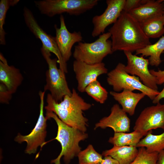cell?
<instances>
[{"label":"cell","instance_id":"cell-1","mask_svg":"<svg viewBox=\"0 0 164 164\" xmlns=\"http://www.w3.org/2000/svg\"><path fill=\"white\" fill-rule=\"evenodd\" d=\"M108 32L111 34L113 52L120 50L132 53L152 44L140 23L123 11Z\"/></svg>","mask_w":164,"mask_h":164},{"label":"cell","instance_id":"cell-2","mask_svg":"<svg viewBox=\"0 0 164 164\" xmlns=\"http://www.w3.org/2000/svg\"><path fill=\"white\" fill-rule=\"evenodd\" d=\"M46 111L52 112L64 123L74 128L85 132L87 126V119L83 111L89 109L92 105L86 102L73 88L71 96H65L60 102L56 101L50 94L46 97Z\"/></svg>","mask_w":164,"mask_h":164},{"label":"cell","instance_id":"cell-3","mask_svg":"<svg viewBox=\"0 0 164 164\" xmlns=\"http://www.w3.org/2000/svg\"><path fill=\"white\" fill-rule=\"evenodd\" d=\"M46 117L48 119L52 118L55 121L58 131L54 139L60 142L62 148L60 154L56 158L51 160V163L60 164V159L63 156L64 163L69 164L81 151L79 143L87 138L88 134L66 124L52 112L46 111Z\"/></svg>","mask_w":164,"mask_h":164},{"label":"cell","instance_id":"cell-4","mask_svg":"<svg viewBox=\"0 0 164 164\" xmlns=\"http://www.w3.org/2000/svg\"><path fill=\"white\" fill-rule=\"evenodd\" d=\"M41 51L48 67L46 72V84L44 91H49L53 99L57 102H60L65 96L72 94L66 80L65 73L57 68V58L51 59V53L43 46Z\"/></svg>","mask_w":164,"mask_h":164},{"label":"cell","instance_id":"cell-5","mask_svg":"<svg viewBox=\"0 0 164 164\" xmlns=\"http://www.w3.org/2000/svg\"><path fill=\"white\" fill-rule=\"evenodd\" d=\"M111 37L108 32L100 35L93 42L78 43L75 46L73 58L75 60L90 64L102 62L104 58L113 53L111 41L108 39Z\"/></svg>","mask_w":164,"mask_h":164},{"label":"cell","instance_id":"cell-6","mask_svg":"<svg viewBox=\"0 0 164 164\" xmlns=\"http://www.w3.org/2000/svg\"><path fill=\"white\" fill-rule=\"evenodd\" d=\"M98 0H43L35 1L40 12L50 17L66 13L78 16L93 8Z\"/></svg>","mask_w":164,"mask_h":164},{"label":"cell","instance_id":"cell-7","mask_svg":"<svg viewBox=\"0 0 164 164\" xmlns=\"http://www.w3.org/2000/svg\"><path fill=\"white\" fill-rule=\"evenodd\" d=\"M125 65L118 63L115 68L107 73V81L114 91L119 92L124 90L140 91L152 101L159 93L145 85L137 76L131 75L125 70Z\"/></svg>","mask_w":164,"mask_h":164},{"label":"cell","instance_id":"cell-8","mask_svg":"<svg viewBox=\"0 0 164 164\" xmlns=\"http://www.w3.org/2000/svg\"><path fill=\"white\" fill-rule=\"evenodd\" d=\"M45 91H40L39 95L40 99L39 114L34 128L28 135H23L18 133L15 141L19 143L25 142L27 146L25 150L26 154H31L36 153L37 148L42 146L45 142L46 135V121L48 119L44 115V96Z\"/></svg>","mask_w":164,"mask_h":164},{"label":"cell","instance_id":"cell-9","mask_svg":"<svg viewBox=\"0 0 164 164\" xmlns=\"http://www.w3.org/2000/svg\"><path fill=\"white\" fill-rule=\"evenodd\" d=\"M23 15L25 23L30 31L41 41L43 46L56 56L60 68L67 73V63L63 60L55 37L48 35L43 30L38 24L31 11L26 7L23 9Z\"/></svg>","mask_w":164,"mask_h":164},{"label":"cell","instance_id":"cell-10","mask_svg":"<svg viewBox=\"0 0 164 164\" xmlns=\"http://www.w3.org/2000/svg\"><path fill=\"white\" fill-rule=\"evenodd\" d=\"M124 52L127 60V64L125 67V71L131 75L138 77L147 87L158 91L156 79L151 73L148 68L149 64V59L133 55L131 52Z\"/></svg>","mask_w":164,"mask_h":164},{"label":"cell","instance_id":"cell-11","mask_svg":"<svg viewBox=\"0 0 164 164\" xmlns=\"http://www.w3.org/2000/svg\"><path fill=\"white\" fill-rule=\"evenodd\" d=\"M158 128L164 130V104L160 102L142 111L135 121L133 130L147 133Z\"/></svg>","mask_w":164,"mask_h":164},{"label":"cell","instance_id":"cell-12","mask_svg":"<svg viewBox=\"0 0 164 164\" xmlns=\"http://www.w3.org/2000/svg\"><path fill=\"white\" fill-rule=\"evenodd\" d=\"M125 0H107V7L101 15H96L92 19L93 28L91 33L93 37L104 33L106 28L114 24L123 11Z\"/></svg>","mask_w":164,"mask_h":164},{"label":"cell","instance_id":"cell-13","mask_svg":"<svg viewBox=\"0 0 164 164\" xmlns=\"http://www.w3.org/2000/svg\"><path fill=\"white\" fill-rule=\"evenodd\" d=\"M73 68L77 82V90L80 92H85L87 86L97 80L99 76L108 73V70L103 62L90 64L75 60Z\"/></svg>","mask_w":164,"mask_h":164},{"label":"cell","instance_id":"cell-14","mask_svg":"<svg viewBox=\"0 0 164 164\" xmlns=\"http://www.w3.org/2000/svg\"><path fill=\"white\" fill-rule=\"evenodd\" d=\"M60 26L58 28L55 25V41L63 60L66 63L69 60L71 55V49L76 43L82 42L83 37L80 31L70 32L67 29L64 17L60 15Z\"/></svg>","mask_w":164,"mask_h":164},{"label":"cell","instance_id":"cell-15","mask_svg":"<svg viewBox=\"0 0 164 164\" xmlns=\"http://www.w3.org/2000/svg\"><path fill=\"white\" fill-rule=\"evenodd\" d=\"M130 126V120L127 113L118 104H115L111 107L110 114L101 119L95 124L94 128L110 127L114 132H129Z\"/></svg>","mask_w":164,"mask_h":164},{"label":"cell","instance_id":"cell-16","mask_svg":"<svg viewBox=\"0 0 164 164\" xmlns=\"http://www.w3.org/2000/svg\"><path fill=\"white\" fill-rule=\"evenodd\" d=\"M19 70L13 66H9L6 59L0 53V81L12 94L16 92L23 80Z\"/></svg>","mask_w":164,"mask_h":164},{"label":"cell","instance_id":"cell-17","mask_svg":"<svg viewBox=\"0 0 164 164\" xmlns=\"http://www.w3.org/2000/svg\"><path fill=\"white\" fill-rule=\"evenodd\" d=\"M163 0H149L146 3L128 13L140 23L152 18L162 16L164 11Z\"/></svg>","mask_w":164,"mask_h":164},{"label":"cell","instance_id":"cell-18","mask_svg":"<svg viewBox=\"0 0 164 164\" xmlns=\"http://www.w3.org/2000/svg\"><path fill=\"white\" fill-rule=\"evenodd\" d=\"M110 94L122 107V109L130 116L133 115L136 107L145 96L143 93H135L127 90H124L121 92L111 91Z\"/></svg>","mask_w":164,"mask_h":164},{"label":"cell","instance_id":"cell-19","mask_svg":"<svg viewBox=\"0 0 164 164\" xmlns=\"http://www.w3.org/2000/svg\"><path fill=\"white\" fill-rule=\"evenodd\" d=\"M138 151L135 146L114 145L111 149L104 151L102 155L111 156L117 160L119 164H129L136 157Z\"/></svg>","mask_w":164,"mask_h":164},{"label":"cell","instance_id":"cell-20","mask_svg":"<svg viewBox=\"0 0 164 164\" xmlns=\"http://www.w3.org/2000/svg\"><path fill=\"white\" fill-rule=\"evenodd\" d=\"M164 51V36H162L154 44L148 45L136 50L135 55L141 54V56H149V64L157 67L162 62L160 56Z\"/></svg>","mask_w":164,"mask_h":164},{"label":"cell","instance_id":"cell-21","mask_svg":"<svg viewBox=\"0 0 164 164\" xmlns=\"http://www.w3.org/2000/svg\"><path fill=\"white\" fill-rule=\"evenodd\" d=\"M147 134L136 130L129 133L114 132L113 136L109 138L108 142L114 145L136 147L141 139Z\"/></svg>","mask_w":164,"mask_h":164},{"label":"cell","instance_id":"cell-22","mask_svg":"<svg viewBox=\"0 0 164 164\" xmlns=\"http://www.w3.org/2000/svg\"><path fill=\"white\" fill-rule=\"evenodd\" d=\"M145 136L138 143L136 146L137 148L144 147L150 153H159L164 149V132L161 134L154 135L150 130Z\"/></svg>","mask_w":164,"mask_h":164},{"label":"cell","instance_id":"cell-23","mask_svg":"<svg viewBox=\"0 0 164 164\" xmlns=\"http://www.w3.org/2000/svg\"><path fill=\"white\" fill-rule=\"evenodd\" d=\"M142 29L149 38H156L164 34V16L155 17L140 23Z\"/></svg>","mask_w":164,"mask_h":164},{"label":"cell","instance_id":"cell-24","mask_svg":"<svg viewBox=\"0 0 164 164\" xmlns=\"http://www.w3.org/2000/svg\"><path fill=\"white\" fill-rule=\"evenodd\" d=\"M77 156L78 164H99L103 159L102 155L97 152L91 145L81 151Z\"/></svg>","mask_w":164,"mask_h":164},{"label":"cell","instance_id":"cell-25","mask_svg":"<svg viewBox=\"0 0 164 164\" xmlns=\"http://www.w3.org/2000/svg\"><path fill=\"white\" fill-rule=\"evenodd\" d=\"M85 92L96 101L103 104L107 100L108 93L97 80L89 84Z\"/></svg>","mask_w":164,"mask_h":164},{"label":"cell","instance_id":"cell-26","mask_svg":"<svg viewBox=\"0 0 164 164\" xmlns=\"http://www.w3.org/2000/svg\"><path fill=\"white\" fill-rule=\"evenodd\" d=\"M19 0H1L0 1V44L5 45V35L6 34L3 26L7 12L10 7L14 6L19 2Z\"/></svg>","mask_w":164,"mask_h":164},{"label":"cell","instance_id":"cell-27","mask_svg":"<svg viewBox=\"0 0 164 164\" xmlns=\"http://www.w3.org/2000/svg\"><path fill=\"white\" fill-rule=\"evenodd\" d=\"M135 159L129 164H158L159 152H148L144 147H140Z\"/></svg>","mask_w":164,"mask_h":164},{"label":"cell","instance_id":"cell-28","mask_svg":"<svg viewBox=\"0 0 164 164\" xmlns=\"http://www.w3.org/2000/svg\"><path fill=\"white\" fill-rule=\"evenodd\" d=\"M149 0H125L123 11L128 13L131 10L147 3Z\"/></svg>","mask_w":164,"mask_h":164},{"label":"cell","instance_id":"cell-29","mask_svg":"<svg viewBox=\"0 0 164 164\" xmlns=\"http://www.w3.org/2000/svg\"><path fill=\"white\" fill-rule=\"evenodd\" d=\"M12 94L9 90L3 84H0V102L2 103L8 104L11 99Z\"/></svg>","mask_w":164,"mask_h":164},{"label":"cell","instance_id":"cell-30","mask_svg":"<svg viewBox=\"0 0 164 164\" xmlns=\"http://www.w3.org/2000/svg\"><path fill=\"white\" fill-rule=\"evenodd\" d=\"M150 72L156 77L158 85H161L164 83V70L155 71L154 70H150Z\"/></svg>","mask_w":164,"mask_h":164},{"label":"cell","instance_id":"cell-31","mask_svg":"<svg viewBox=\"0 0 164 164\" xmlns=\"http://www.w3.org/2000/svg\"><path fill=\"white\" fill-rule=\"evenodd\" d=\"M99 164H119L118 162L110 156H104Z\"/></svg>","mask_w":164,"mask_h":164},{"label":"cell","instance_id":"cell-32","mask_svg":"<svg viewBox=\"0 0 164 164\" xmlns=\"http://www.w3.org/2000/svg\"><path fill=\"white\" fill-rule=\"evenodd\" d=\"M164 87L162 90L159 92V94L157 95L152 100V103L154 104H156L159 102L161 100L164 98Z\"/></svg>","mask_w":164,"mask_h":164},{"label":"cell","instance_id":"cell-33","mask_svg":"<svg viewBox=\"0 0 164 164\" xmlns=\"http://www.w3.org/2000/svg\"><path fill=\"white\" fill-rule=\"evenodd\" d=\"M157 164H164V149L159 153Z\"/></svg>","mask_w":164,"mask_h":164},{"label":"cell","instance_id":"cell-34","mask_svg":"<svg viewBox=\"0 0 164 164\" xmlns=\"http://www.w3.org/2000/svg\"><path fill=\"white\" fill-rule=\"evenodd\" d=\"M163 3L164 4V0H163ZM163 11H164V7H163Z\"/></svg>","mask_w":164,"mask_h":164},{"label":"cell","instance_id":"cell-35","mask_svg":"<svg viewBox=\"0 0 164 164\" xmlns=\"http://www.w3.org/2000/svg\"><path fill=\"white\" fill-rule=\"evenodd\" d=\"M163 16H164V13H163Z\"/></svg>","mask_w":164,"mask_h":164}]
</instances>
